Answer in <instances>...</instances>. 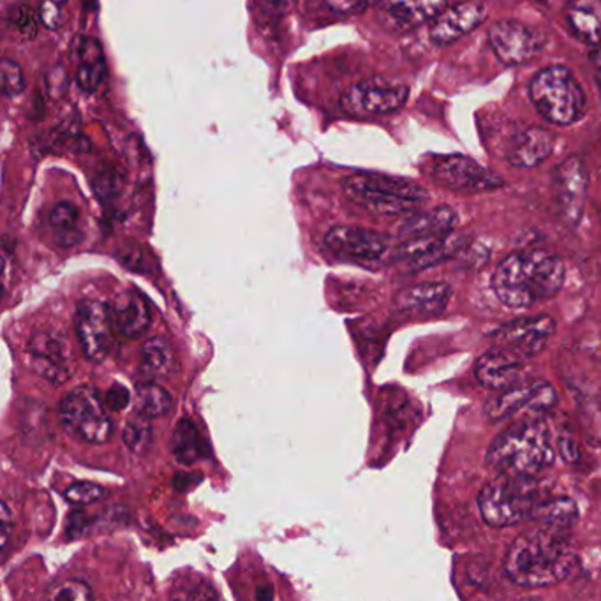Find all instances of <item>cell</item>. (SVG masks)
<instances>
[{
	"label": "cell",
	"instance_id": "6da1fadb",
	"mask_svg": "<svg viewBox=\"0 0 601 601\" xmlns=\"http://www.w3.org/2000/svg\"><path fill=\"white\" fill-rule=\"evenodd\" d=\"M575 563L570 530L542 522L513 539L504 556L503 570L519 588L544 589L563 582Z\"/></svg>",
	"mask_w": 601,
	"mask_h": 601
},
{
	"label": "cell",
	"instance_id": "7a4b0ae2",
	"mask_svg": "<svg viewBox=\"0 0 601 601\" xmlns=\"http://www.w3.org/2000/svg\"><path fill=\"white\" fill-rule=\"evenodd\" d=\"M563 259L547 249L508 254L492 276V290L504 308L530 309L556 297L565 285Z\"/></svg>",
	"mask_w": 601,
	"mask_h": 601
},
{
	"label": "cell",
	"instance_id": "3957f363",
	"mask_svg": "<svg viewBox=\"0 0 601 601\" xmlns=\"http://www.w3.org/2000/svg\"><path fill=\"white\" fill-rule=\"evenodd\" d=\"M556 460V446L547 423L538 416L513 422L496 437L486 464L498 475L536 478Z\"/></svg>",
	"mask_w": 601,
	"mask_h": 601
},
{
	"label": "cell",
	"instance_id": "277c9868",
	"mask_svg": "<svg viewBox=\"0 0 601 601\" xmlns=\"http://www.w3.org/2000/svg\"><path fill=\"white\" fill-rule=\"evenodd\" d=\"M547 499L533 477L498 475L481 489L478 510L487 526L504 530L538 519Z\"/></svg>",
	"mask_w": 601,
	"mask_h": 601
},
{
	"label": "cell",
	"instance_id": "5b68a950",
	"mask_svg": "<svg viewBox=\"0 0 601 601\" xmlns=\"http://www.w3.org/2000/svg\"><path fill=\"white\" fill-rule=\"evenodd\" d=\"M343 189L358 205L388 218L413 215L429 200L427 189L413 180L379 174H353L343 180Z\"/></svg>",
	"mask_w": 601,
	"mask_h": 601
},
{
	"label": "cell",
	"instance_id": "8992f818",
	"mask_svg": "<svg viewBox=\"0 0 601 601\" xmlns=\"http://www.w3.org/2000/svg\"><path fill=\"white\" fill-rule=\"evenodd\" d=\"M531 101L545 121L556 125L579 122L588 110L582 85L565 66H548L530 85Z\"/></svg>",
	"mask_w": 601,
	"mask_h": 601
},
{
	"label": "cell",
	"instance_id": "52a82bcc",
	"mask_svg": "<svg viewBox=\"0 0 601 601\" xmlns=\"http://www.w3.org/2000/svg\"><path fill=\"white\" fill-rule=\"evenodd\" d=\"M58 420L67 433L89 445H103L113 436V422L98 390L78 387L63 397Z\"/></svg>",
	"mask_w": 601,
	"mask_h": 601
},
{
	"label": "cell",
	"instance_id": "ba28073f",
	"mask_svg": "<svg viewBox=\"0 0 601 601\" xmlns=\"http://www.w3.org/2000/svg\"><path fill=\"white\" fill-rule=\"evenodd\" d=\"M429 175L437 186L460 194H480L504 186V180L492 169L463 154L433 156L429 159Z\"/></svg>",
	"mask_w": 601,
	"mask_h": 601
},
{
	"label": "cell",
	"instance_id": "9c48e42d",
	"mask_svg": "<svg viewBox=\"0 0 601 601\" xmlns=\"http://www.w3.org/2000/svg\"><path fill=\"white\" fill-rule=\"evenodd\" d=\"M557 402V393L553 385L544 379L521 378L510 387L498 390L496 396L486 402L483 414L489 422L498 423L513 419L517 414L547 413Z\"/></svg>",
	"mask_w": 601,
	"mask_h": 601
},
{
	"label": "cell",
	"instance_id": "30bf717a",
	"mask_svg": "<svg viewBox=\"0 0 601 601\" xmlns=\"http://www.w3.org/2000/svg\"><path fill=\"white\" fill-rule=\"evenodd\" d=\"M410 89L387 78H369L344 90L341 107L352 116L387 115L404 107Z\"/></svg>",
	"mask_w": 601,
	"mask_h": 601
},
{
	"label": "cell",
	"instance_id": "8fae6325",
	"mask_svg": "<svg viewBox=\"0 0 601 601\" xmlns=\"http://www.w3.org/2000/svg\"><path fill=\"white\" fill-rule=\"evenodd\" d=\"M489 45L499 63L504 66H522L545 48L547 37L536 29L517 20H499L490 25Z\"/></svg>",
	"mask_w": 601,
	"mask_h": 601
},
{
	"label": "cell",
	"instance_id": "7c38bea8",
	"mask_svg": "<svg viewBox=\"0 0 601 601\" xmlns=\"http://www.w3.org/2000/svg\"><path fill=\"white\" fill-rule=\"evenodd\" d=\"M76 337L80 341L85 357L90 361H103L112 353L113 329L112 311L110 305L99 300H81L76 309Z\"/></svg>",
	"mask_w": 601,
	"mask_h": 601
},
{
	"label": "cell",
	"instance_id": "4fadbf2b",
	"mask_svg": "<svg viewBox=\"0 0 601 601\" xmlns=\"http://www.w3.org/2000/svg\"><path fill=\"white\" fill-rule=\"evenodd\" d=\"M554 334H556V321L553 316L538 314V316L519 318L504 323L490 334V341L496 346H504L531 360L547 348Z\"/></svg>",
	"mask_w": 601,
	"mask_h": 601
},
{
	"label": "cell",
	"instance_id": "5bb4252c",
	"mask_svg": "<svg viewBox=\"0 0 601 601\" xmlns=\"http://www.w3.org/2000/svg\"><path fill=\"white\" fill-rule=\"evenodd\" d=\"M29 366L52 385L66 383L73 372L71 353L58 332L43 330L29 341Z\"/></svg>",
	"mask_w": 601,
	"mask_h": 601
},
{
	"label": "cell",
	"instance_id": "9a60e30c",
	"mask_svg": "<svg viewBox=\"0 0 601 601\" xmlns=\"http://www.w3.org/2000/svg\"><path fill=\"white\" fill-rule=\"evenodd\" d=\"M325 247L338 258L378 261L390 249V238L366 227L335 226L325 235Z\"/></svg>",
	"mask_w": 601,
	"mask_h": 601
},
{
	"label": "cell",
	"instance_id": "2e32d148",
	"mask_svg": "<svg viewBox=\"0 0 601 601\" xmlns=\"http://www.w3.org/2000/svg\"><path fill=\"white\" fill-rule=\"evenodd\" d=\"M486 5L478 0H464L459 4L445 8L442 13L437 14L436 19L431 22V41L434 45L446 46L452 45L455 41L463 40L468 36L469 32L480 27L481 23L487 20Z\"/></svg>",
	"mask_w": 601,
	"mask_h": 601
},
{
	"label": "cell",
	"instance_id": "e0dca14e",
	"mask_svg": "<svg viewBox=\"0 0 601 601\" xmlns=\"http://www.w3.org/2000/svg\"><path fill=\"white\" fill-rule=\"evenodd\" d=\"M588 186V168L583 165L582 157L570 156L557 166L554 174L557 203L570 223H577L582 218Z\"/></svg>",
	"mask_w": 601,
	"mask_h": 601
},
{
	"label": "cell",
	"instance_id": "ac0fdd59",
	"mask_svg": "<svg viewBox=\"0 0 601 601\" xmlns=\"http://www.w3.org/2000/svg\"><path fill=\"white\" fill-rule=\"evenodd\" d=\"M527 358L504 346H496L483 353L475 364V378L487 390H503L522 378Z\"/></svg>",
	"mask_w": 601,
	"mask_h": 601
},
{
	"label": "cell",
	"instance_id": "d6986e66",
	"mask_svg": "<svg viewBox=\"0 0 601 601\" xmlns=\"http://www.w3.org/2000/svg\"><path fill=\"white\" fill-rule=\"evenodd\" d=\"M446 8V0H379V19L397 32L413 31L433 22Z\"/></svg>",
	"mask_w": 601,
	"mask_h": 601
},
{
	"label": "cell",
	"instance_id": "ffe728a7",
	"mask_svg": "<svg viewBox=\"0 0 601 601\" xmlns=\"http://www.w3.org/2000/svg\"><path fill=\"white\" fill-rule=\"evenodd\" d=\"M556 134L539 125H531L513 134L507 145V160L515 168H535L553 156Z\"/></svg>",
	"mask_w": 601,
	"mask_h": 601
},
{
	"label": "cell",
	"instance_id": "44dd1931",
	"mask_svg": "<svg viewBox=\"0 0 601 601\" xmlns=\"http://www.w3.org/2000/svg\"><path fill=\"white\" fill-rule=\"evenodd\" d=\"M113 329L125 338H140L152 326L151 308L136 291H122L110 303Z\"/></svg>",
	"mask_w": 601,
	"mask_h": 601
},
{
	"label": "cell",
	"instance_id": "7402d4cb",
	"mask_svg": "<svg viewBox=\"0 0 601 601\" xmlns=\"http://www.w3.org/2000/svg\"><path fill=\"white\" fill-rule=\"evenodd\" d=\"M450 299L452 288L446 282H420L397 294L396 308L416 316H437Z\"/></svg>",
	"mask_w": 601,
	"mask_h": 601
},
{
	"label": "cell",
	"instance_id": "603a6c76",
	"mask_svg": "<svg viewBox=\"0 0 601 601\" xmlns=\"http://www.w3.org/2000/svg\"><path fill=\"white\" fill-rule=\"evenodd\" d=\"M459 218L450 207H437L431 212H416L405 219L399 236L402 241H416V238H431V236H443L454 232L455 224Z\"/></svg>",
	"mask_w": 601,
	"mask_h": 601
},
{
	"label": "cell",
	"instance_id": "cb8c5ba5",
	"mask_svg": "<svg viewBox=\"0 0 601 601\" xmlns=\"http://www.w3.org/2000/svg\"><path fill=\"white\" fill-rule=\"evenodd\" d=\"M571 34L586 45L601 43V0H571L566 10Z\"/></svg>",
	"mask_w": 601,
	"mask_h": 601
},
{
	"label": "cell",
	"instance_id": "d4e9b609",
	"mask_svg": "<svg viewBox=\"0 0 601 601\" xmlns=\"http://www.w3.org/2000/svg\"><path fill=\"white\" fill-rule=\"evenodd\" d=\"M78 58L80 64L76 71V81L85 92H96L107 76L103 46L94 37H85L78 46Z\"/></svg>",
	"mask_w": 601,
	"mask_h": 601
},
{
	"label": "cell",
	"instance_id": "484cf974",
	"mask_svg": "<svg viewBox=\"0 0 601 601\" xmlns=\"http://www.w3.org/2000/svg\"><path fill=\"white\" fill-rule=\"evenodd\" d=\"M171 452L177 463L191 466L207 455V445L197 425L189 419L180 420L171 437Z\"/></svg>",
	"mask_w": 601,
	"mask_h": 601
},
{
	"label": "cell",
	"instance_id": "4316f807",
	"mask_svg": "<svg viewBox=\"0 0 601 601\" xmlns=\"http://www.w3.org/2000/svg\"><path fill=\"white\" fill-rule=\"evenodd\" d=\"M142 364L145 372L156 378H168L177 369V355L168 338L163 335L148 338L143 344Z\"/></svg>",
	"mask_w": 601,
	"mask_h": 601
},
{
	"label": "cell",
	"instance_id": "83f0119b",
	"mask_svg": "<svg viewBox=\"0 0 601 601\" xmlns=\"http://www.w3.org/2000/svg\"><path fill=\"white\" fill-rule=\"evenodd\" d=\"M78 223H80V212L71 201H60L49 212V226L63 247H75L76 244H80L84 235Z\"/></svg>",
	"mask_w": 601,
	"mask_h": 601
},
{
	"label": "cell",
	"instance_id": "f1b7e54d",
	"mask_svg": "<svg viewBox=\"0 0 601 601\" xmlns=\"http://www.w3.org/2000/svg\"><path fill=\"white\" fill-rule=\"evenodd\" d=\"M174 397L166 392L165 388L156 383H142L134 390V408L136 413L147 419H163L171 411Z\"/></svg>",
	"mask_w": 601,
	"mask_h": 601
},
{
	"label": "cell",
	"instance_id": "f546056e",
	"mask_svg": "<svg viewBox=\"0 0 601 601\" xmlns=\"http://www.w3.org/2000/svg\"><path fill=\"white\" fill-rule=\"evenodd\" d=\"M122 442L133 454L142 455L151 450L154 443V427H152L151 419L136 413V416L125 423Z\"/></svg>",
	"mask_w": 601,
	"mask_h": 601
},
{
	"label": "cell",
	"instance_id": "4dcf8cb0",
	"mask_svg": "<svg viewBox=\"0 0 601 601\" xmlns=\"http://www.w3.org/2000/svg\"><path fill=\"white\" fill-rule=\"evenodd\" d=\"M0 87L5 98H16L23 94V90L27 87L22 67L11 58H2L0 64Z\"/></svg>",
	"mask_w": 601,
	"mask_h": 601
},
{
	"label": "cell",
	"instance_id": "1f68e13d",
	"mask_svg": "<svg viewBox=\"0 0 601 601\" xmlns=\"http://www.w3.org/2000/svg\"><path fill=\"white\" fill-rule=\"evenodd\" d=\"M104 496H107L104 487L92 483V481H76V483L67 487L66 492H64V498L75 507L98 503Z\"/></svg>",
	"mask_w": 601,
	"mask_h": 601
},
{
	"label": "cell",
	"instance_id": "d6a6232c",
	"mask_svg": "<svg viewBox=\"0 0 601 601\" xmlns=\"http://www.w3.org/2000/svg\"><path fill=\"white\" fill-rule=\"evenodd\" d=\"M45 598L57 601H90L94 600V591L89 583L81 580H66L46 592Z\"/></svg>",
	"mask_w": 601,
	"mask_h": 601
},
{
	"label": "cell",
	"instance_id": "836d02e7",
	"mask_svg": "<svg viewBox=\"0 0 601 601\" xmlns=\"http://www.w3.org/2000/svg\"><path fill=\"white\" fill-rule=\"evenodd\" d=\"M10 20L14 27H16V31L22 32L23 36H36L41 16L27 2H20V4L13 5L10 11Z\"/></svg>",
	"mask_w": 601,
	"mask_h": 601
},
{
	"label": "cell",
	"instance_id": "e575fe53",
	"mask_svg": "<svg viewBox=\"0 0 601 601\" xmlns=\"http://www.w3.org/2000/svg\"><path fill=\"white\" fill-rule=\"evenodd\" d=\"M372 0H325V5L332 13L357 14L366 11Z\"/></svg>",
	"mask_w": 601,
	"mask_h": 601
},
{
	"label": "cell",
	"instance_id": "d590c367",
	"mask_svg": "<svg viewBox=\"0 0 601 601\" xmlns=\"http://www.w3.org/2000/svg\"><path fill=\"white\" fill-rule=\"evenodd\" d=\"M130 390L122 385H113L107 392V405L110 410L122 411L130 404Z\"/></svg>",
	"mask_w": 601,
	"mask_h": 601
},
{
	"label": "cell",
	"instance_id": "8d00e7d4",
	"mask_svg": "<svg viewBox=\"0 0 601 601\" xmlns=\"http://www.w3.org/2000/svg\"><path fill=\"white\" fill-rule=\"evenodd\" d=\"M90 519L84 512H75L69 515L66 524V533L69 538L76 539L84 536L89 530Z\"/></svg>",
	"mask_w": 601,
	"mask_h": 601
},
{
	"label": "cell",
	"instance_id": "74e56055",
	"mask_svg": "<svg viewBox=\"0 0 601 601\" xmlns=\"http://www.w3.org/2000/svg\"><path fill=\"white\" fill-rule=\"evenodd\" d=\"M11 512L8 503H2V515H0V531H2V539H0V545H2V557H5L8 554V547H10V536H11Z\"/></svg>",
	"mask_w": 601,
	"mask_h": 601
},
{
	"label": "cell",
	"instance_id": "f35d334b",
	"mask_svg": "<svg viewBox=\"0 0 601 601\" xmlns=\"http://www.w3.org/2000/svg\"><path fill=\"white\" fill-rule=\"evenodd\" d=\"M268 8H274L277 13H285L286 8H290L291 0H267Z\"/></svg>",
	"mask_w": 601,
	"mask_h": 601
},
{
	"label": "cell",
	"instance_id": "ab89813d",
	"mask_svg": "<svg viewBox=\"0 0 601 601\" xmlns=\"http://www.w3.org/2000/svg\"><path fill=\"white\" fill-rule=\"evenodd\" d=\"M256 598H258V600H272L274 589L270 588V586H261V588H258V591H256Z\"/></svg>",
	"mask_w": 601,
	"mask_h": 601
},
{
	"label": "cell",
	"instance_id": "60d3db41",
	"mask_svg": "<svg viewBox=\"0 0 601 601\" xmlns=\"http://www.w3.org/2000/svg\"><path fill=\"white\" fill-rule=\"evenodd\" d=\"M43 4L64 5L66 0H43Z\"/></svg>",
	"mask_w": 601,
	"mask_h": 601
}]
</instances>
